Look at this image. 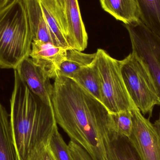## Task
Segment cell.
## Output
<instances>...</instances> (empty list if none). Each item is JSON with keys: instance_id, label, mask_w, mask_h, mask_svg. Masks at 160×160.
I'll list each match as a JSON object with an SVG mask.
<instances>
[{"instance_id": "44dd1931", "label": "cell", "mask_w": 160, "mask_h": 160, "mask_svg": "<svg viewBox=\"0 0 160 160\" xmlns=\"http://www.w3.org/2000/svg\"><path fill=\"white\" fill-rule=\"evenodd\" d=\"M50 143L42 145L35 148L30 154L28 160H57Z\"/></svg>"}, {"instance_id": "30bf717a", "label": "cell", "mask_w": 160, "mask_h": 160, "mask_svg": "<svg viewBox=\"0 0 160 160\" xmlns=\"http://www.w3.org/2000/svg\"><path fill=\"white\" fill-rule=\"evenodd\" d=\"M67 41L71 49L82 52L88 45L87 33L82 20L78 0H66Z\"/></svg>"}, {"instance_id": "e0dca14e", "label": "cell", "mask_w": 160, "mask_h": 160, "mask_svg": "<svg viewBox=\"0 0 160 160\" xmlns=\"http://www.w3.org/2000/svg\"><path fill=\"white\" fill-rule=\"evenodd\" d=\"M112 143V160H140L128 138L114 134Z\"/></svg>"}, {"instance_id": "ac0fdd59", "label": "cell", "mask_w": 160, "mask_h": 160, "mask_svg": "<svg viewBox=\"0 0 160 160\" xmlns=\"http://www.w3.org/2000/svg\"><path fill=\"white\" fill-rule=\"evenodd\" d=\"M41 4L54 45L66 48L71 49L67 41L60 22L55 14L45 5L42 3Z\"/></svg>"}, {"instance_id": "52a82bcc", "label": "cell", "mask_w": 160, "mask_h": 160, "mask_svg": "<svg viewBox=\"0 0 160 160\" xmlns=\"http://www.w3.org/2000/svg\"><path fill=\"white\" fill-rule=\"evenodd\" d=\"M133 128L128 138L140 160H160V134L137 107L131 110Z\"/></svg>"}, {"instance_id": "8fae6325", "label": "cell", "mask_w": 160, "mask_h": 160, "mask_svg": "<svg viewBox=\"0 0 160 160\" xmlns=\"http://www.w3.org/2000/svg\"><path fill=\"white\" fill-rule=\"evenodd\" d=\"M22 1L31 28L33 41L49 42L54 44L40 0Z\"/></svg>"}, {"instance_id": "603a6c76", "label": "cell", "mask_w": 160, "mask_h": 160, "mask_svg": "<svg viewBox=\"0 0 160 160\" xmlns=\"http://www.w3.org/2000/svg\"><path fill=\"white\" fill-rule=\"evenodd\" d=\"M58 1L59 4L62 8V9L63 10L64 12L65 13V8L66 3V0H57Z\"/></svg>"}, {"instance_id": "cb8c5ba5", "label": "cell", "mask_w": 160, "mask_h": 160, "mask_svg": "<svg viewBox=\"0 0 160 160\" xmlns=\"http://www.w3.org/2000/svg\"><path fill=\"white\" fill-rule=\"evenodd\" d=\"M13 0H0V8L8 4Z\"/></svg>"}, {"instance_id": "ffe728a7", "label": "cell", "mask_w": 160, "mask_h": 160, "mask_svg": "<svg viewBox=\"0 0 160 160\" xmlns=\"http://www.w3.org/2000/svg\"><path fill=\"white\" fill-rule=\"evenodd\" d=\"M50 145L57 160H73L69 147L59 132L58 128L51 139Z\"/></svg>"}, {"instance_id": "7c38bea8", "label": "cell", "mask_w": 160, "mask_h": 160, "mask_svg": "<svg viewBox=\"0 0 160 160\" xmlns=\"http://www.w3.org/2000/svg\"><path fill=\"white\" fill-rule=\"evenodd\" d=\"M102 8L118 20L128 24L140 20L136 0H100Z\"/></svg>"}, {"instance_id": "5bb4252c", "label": "cell", "mask_w": 160, "mask_h": 160, "mask_svg": "<svg viewBox=\"0 0 160 160\" xmlns=\"http://www.w3.org/2000/svg\"><path fill=\"white\" fill-rule=\"evenodd\" d=\"M95 57L96 52L88 54L69 49L68 50L66 59L60 68L58 76L72 78L81 68L91 64Z\"/></svg>"}, {"instance_id": "8992f818", "label": "cell", "mask_w": 160, "mask_h": 160, "mask_svg": "<svg viewBox=\"0 0 160 160\" xmlns=\"http://www.w3.org/2000/svg\"><path fill=\"white\" fill-rule=\"evenodd\" d=\"M131 42L132 52L142 59L154 81L160 100V37L141 21L124 24Z\"/></svg>"}, {"instance_id": "9c48e42d", "label": "cell", "mask_w": 160, "mask_h": 160, "mask_svg": "<svg viewBox=\"0 0 160 160\" xmlns=\"http://www.w3.org/2000/svg\"><path fill=\"white\" fill-rule=\"evenodd\" d=\"M68 49L49 42L33 41L29 57L47 72L51 79H55L66 59Z\"/></svg>"}, {"instance_id": "d4e9b609", "label": "cell", "mask_w": 160, "mask_h": 160, "mask_svg": "<svg viewBox=\"0 0 160 160\" xmlns=\"http://www.w3.org/2000/svg\"><path fill=\"white\" fill-rule=\"evenodd\" d=\"M154 126L156 127L157 129L158 130V132L160 134V114L159 115V117L158 120L155 121L154 124Z\"/></svg>"}, {"instance_id": "6da1fadb", "label": "cell", "mask_w": 160, "mask_h": 160, "mask_svg": "<svg viewBox=\"0 0 160 160\" xmlns=\"http://www.w3.org/2000/svg\"><path fill=\"white\" fill-rule=\"evenodd\" d=\"M52 102L57 124L92 160H112V114L73 79L57 76Z\"/></svg>"}, {"instance_id": "2e32d148", "label": "cell", "mask_w": 160, "mask_h": 160, "mask_svg": "<svg viewBox=\"0 0 160 160\" xmlns=\"http://www.w3.org/2000/svg\"><path fill=\"white\" fill-rule=\"evenodd\" d=\"M72 79L102 102L100 84L94 61L81 68Z\"/></svg>"}, {"instance_id": "9a60e30c", "label": "cell", "mask_w": 160, "mask_h": 160, "mask_svg": "<svg viewBox=\"0 0 160 160\" xmlns=\"http://www.w3.org/2000/svg\"><path fill=\"white\" fill-rule=\"evenodd\" d=\"M140 20L160 37V0H136Z\"/></svg>"}, {"instance_id": "7a4b0ae2", "label": "cell", "mask_w": 160, "mask_h": 160, "mask_svg": "<svg viewBox=\"0 0 160 160\" xmlns=\"http://www.w3.org/2000/svg\"><path fill=\"white\" fill-rule=\"evenodd\" d=\"M10 99V127L18 160H28L32 151L50 142L58 128L52 105L33 94L15 70Z\"/></svg>"}, {"instance_id": "3957f363", "label": "cell", "mask_w": 160, "mask_h": 160, "mask_svg": "<svg viewBox=\"0 0 160 160\" xmlns=\"http://www.w3.org/2000/svg\"><path fill=\"white\" fill-rule=\"evenodd\" d=\"M32 41L22 0L0 8V68L16 69L30 56Z\"/></svg>"}, {"instance_id": "d6986e66", "label": "cell", "mask_w": 160, "mask_h": 160, "mask_svg": "<svg viewBox=\"0 0 160 160\" xmlns=\"http://www.w3.org/2000/svg\"><path fill=\"white\" fill-rule=\"evenodd\" d=\"M112 117L113 121L114 134L129 138L133 128L131 111L127 110L112 114Z\"/></svg>"}, {"instance_id": "ba28073f", "label": "cell", "mask_w": 160, "mask_h": 160, "mask_svg": "<svg viewBox=\"0 0 160 160\" xmlns=\"http://www.w3.org/2000/svg\"><path fill=\"white\" fill-rule=\"evenodd\" d=\"M15 70L33 94L45 104L52 105L53 86L44 69L29 57L24 59Z\"/></svg>"}, {"instance_id": "7402d4cb", "label": "cell", "mask_w": 160, "mask_h": 160, "mask_svg": "<svg viewBox=\"0 0 160 160\" xmlns=\"http://www.w3.org/2000/svg\"><path fill=\"white\" fill-rule=\"evenodd\" d=\"M68 145L73 160H92L88 153L78 144L70 140Z\"/></svg>"}, {"instance_id": "5b68a950", "label": "cell", "mask_w": 160, "mask_h": 160, "mask_svg": "<svg viewBox=\"0 0 160 160\" xmlns=\"http://www.w3.org/2000/svg\"><path fill=\"white\" fill-rule=\"evenodd\" d=\"M122 77L135 106L143 115L152 116L156 105H160L158 93L145 63L134 52L122 60Z\"/></svg>"}, {"instance_id": "4fadbf2b", "label": "cell", "mask_w": 160, "mask_h": 160, "mask_svg": "<svg viewBox=\"0 0 160 160\" xmlns=\"http://www.w3.org/2000/svg\"><path fill=\"white\" fill-rule=\"evenodd\" d=\"M0 160H18L9 116L0 102Z\"/></svg>"}, {"instance_id": "277c9868", "label": "cell", "mask_w": 160, "mask_h": 160, "mask_svg": "<svg viewBox=\"0 0 160 160\" xmlns=\"http://www.w3.org/2000/svg\"><path fill=\"white\" fill-rule=\"evenodd\" d=\"M100 84L102 102L112 114L136 107L127 90L122 77V60L98 49L94 60Z\"/></svg>"}]
</instances>
